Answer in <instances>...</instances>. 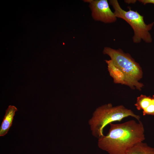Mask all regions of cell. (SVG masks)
I'll return each mask as SVG.
<instances>
[{
    "instance_id": "obj_1",
    "label": "cell",
    "mask_w": 154,
    "mask_h": 154,
    "mask_svg": "<svg viewBox=\"0 0 154 154\" xmlns=\"http://www.w3.org/2000/svg\"><path fill=\"white\" fill-rule=\"evenodd\" d=\"M109 125L108 133L98 139V147L109 154H126L130 148L145 139L143 125L140 120Z\"/></svg>"
},
{
    "instance_id": "obj_2",
    "label": "cell",
    "mask_w": 154,
    "mask_h": 154,
    "mask_svg": "<svg viewBox=\"0 0 154 154\" xmlns=\"http://www.w3.org/2000/svg\"><path fill=\"white\" fill-rule=\"evenodd\" d=\"M131 116L138 121L140 117L123 105L113 106L111 103L102 105L97 108L88 121L92 135L99 139L104 135V128L112 122L120 121L125 117Z\"/></svg>"
},
{
    "instance_id": "obj_3",
    "label": "cell",
    "mask_w": 154,
    "mask_h": 154,
    "mask_svg": "<svg viewBox=\"0 0 154 154\" xmlns=\"http://www.w3.org/2000/svg\"><path fill=\"white\" fill-rule=\"evenodd\" d=\"M109 4L114 9L116 17L124 20L133 29L134 35L132 39L134 43H139L141 40L148 43L152 42V38L149 31L154 25V21L148 24H146L143 16L137 11L131 10L130 8H129L127 11L124 10L117 0H109Z\"/></svg>"
},
{
    "instance_id": "obj_4",
    "label": "cell",
    "mask_w": 154,
    "mask_h": 154,
    "mask_svg": "<svg viewBox=\"0 0 154 154\" xmlns=\"http://www.w3.org/2000/svg\"><path fill=\"white\" fill-rule=\"evenodd\" d=\"M110 58L114 64L121 70L128 78L138 82L142 77L143 72L139 64L128 53L121 49H114L106 47L103 51Z\"/></svg>"
},
{
    "instance_id": "obj_5",
    "label": "cell",
    "mask_w": 154,
    "mask_h": 154,
    "mask_svg": "<svg viewBox=\"0 0 154 154\" xmlns=\"http://www.w3.org/2000/svg\"><path fill=\"white\" fill-rule=\"evenodd\" d=\"M89 3L92 15L95 20L105 23H111L116 21L117 18L111 10L107 0H86Z\"/></svg>"
},
{
    "instance_id": "obj_6",
    "label": "cell",
    "mask_w": 154,
    "mask_h": 154,
    "mask_svg": "<svg viewBox=\"0 0 154 154\" xmlns=\"http://www.w3.org/2000/svg\"><path fill=\"white\" fill-rule=\"evenodd\" d=\"M108 69L110 75L113 78L115 84L126 85L132 89L141 90L143 84L139 82L134 81L128 78L121 70L115 66L111 60H106Z\"/></svg>"
},
{
    "instance_id": "obj_7",
    "label": "cell",
    "mask_w": 154,
    "mask_h": 154,
    "mask_svg": "<svg viewBox=\"0 0 154 154\" xmlns=\"http://www.w3.org/2000/svg\"><path fill=\"white\" fill-rule=\"evenodd\" d=\"M137 109L143 110V115L154 116V95L152 97L141 94L137 98L134 104Z\"/></svg>"
},
{
    "instance_id": "obj_8",
    "label": "cell",
    "mask_w": 154,
    "mask_h": 154,
    "mask_svg": "<svg viewBox=\"0 0 154 154\" xmlns=\"http://www.w3.org/2000/svg\"><path fill=\"white\" fill-rule=\"evenodd\" d=\"M17 110L14 106L10 105L8 106L0 127V136H4L7 133L12 124L15 112Z\"/></svg>"
},
{
    "instance_id": "obj_9",
    "label": "cell",
    "mask_w": 154,
    "mask_h": 154,
    "mask_svg": "<svg viewBox=\"0 0 154 154\" xmlns=\"http://www.w3.org/2000/svg\"><path fill=\"white\" fill-rule=\"evenodd\" d=\"M126 154H154V148L143 142L138 143L130 148Z\"/></svg>"
},
{
    "instance_id": "obj_10",
    "label": "cell",
    "mask_w": 154,
    "mask_h": 154,
    "mask_svg": "<svg viewBox=\"0 0 154 154\" xmlns=\"http://www.w3.org/2000/svg\"><path fill=\"white\" fill-rule=\"evenodd\" d=\"M138 1L144 5L149 3L154 4V0H139Z\"/></svg>"
},
{
    "instance_id": "obj_11",
    "label": "cell",
    "mask_w": 154,
    "mask_h": 154,
    "mask_svg": "<svg viewBox=\"0 0 154 154\" xmlns=\"http://www.w3.org/2000/svg\"><path fill=\"white\" fill-rule=\"evenodd\" d=\"M136 0H124V2L127 4H134L137 1Z\"/></svg>"
}]
</instances>
